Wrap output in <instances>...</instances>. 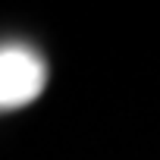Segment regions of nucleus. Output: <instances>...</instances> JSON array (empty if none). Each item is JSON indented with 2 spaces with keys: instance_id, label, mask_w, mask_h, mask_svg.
I'll return each instance as SVG.
<instances>
[{
  "instance_id": "obj_1",
  "label": "nucleus",
  "mask_w": 160,
  "mask_h": 160,
  "mask_svg": "<svg viewBox=\"0 0 160 160\" xmlns=\"http://www.w3.org/2000/svg\"><path fill=\"white\" fill-rule=\"evenodd\" d=\"M47 63L28 44H0V110H19L41 98Z\"/></svg>"
}]
</instances>
